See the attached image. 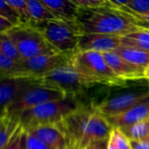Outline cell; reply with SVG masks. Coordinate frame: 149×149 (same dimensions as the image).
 Listing matches in <instances>:
<instances>
[{
	"mask_svg": "<svg viewBox=\"0 0 149 149\" xmlns=\"http://www.w3.org/2000/svg\"><path fill=\"white\" fill-rule=\"evenodd\" d=\"M75 24L82 34H104L122 37L140 26L129 15L105 5L92 10H79Z\"/></svg>",
	"mask_w": 149,
	"mask_h": 149,
	"instance_id": "cell-1",
	"label": "cell"
},
{
	"mask_svg": "<svg viewBox=\"0 0 149 149\" xmlns=\"http://www.w3.org/2000/svg\"><path fill=\"white\" fill-rule=\"evenodd\" d=\"M79 96L68 95L24 113L20 116L22 127L25 131L39 126L55 127L68 114L85 105Z\"/></svg>",
	"mask_w": 149,
	"mask_h": 149,
	"instance_id": "cell-2",
	"label": "cell"
},
{
	"mask_svg": "<svg viewBox=\"0 0 149 149\" xmlns=\"http://www.w3.org/2000/svg\"><path fill=\"white\" fill-rule=\"evenodd\" d=\"M72 64L90 87L97 84L120 86L127 83L114 74L101 52H77L72 58Z\"/></svg>",
	"mask_w": 149,
	"mask_h": 149,
	"instance_id": "cell-3",
	"label": "cell"
},
{
	"mask_svg": "<svg viewBox=\"0 0 149 149\" xmlns=\"http://www.w3.org/2000/svg\"><path fill=\"white\" fill-rule=\"evenodd\" d=\"M16 45L23 60L58 52L45 38L42 33L31 25H17L5 32Z\"/></svg>",
	"mask_w": 149,
	"mask_h": 149,
	"instance_id": "cell-4",
	"label": "cell"
},
{
	"mask_svg": "<svg viewBox=\"0 0 149 149\" xmlns=\"http://www.w3.org/2000/svg\"><path fill=\"white\" fill-rule=\"evenodd\" d=\"M47 42L59 53H76L81 36L75 22L53 19L37 25Z\"/></svg>",
	"mask_w": 149,
	"mask_h": 149,
	"instance_id": "cell-5",
	"label": "cell"
},
{
	"mask_svg": "<svg viewBox=\"0 0 149 149\" xmlns=\"http://www.w3.org/2000/svg\"><path fill=\"white\" fill-rule=\"evenodd\" d=\"M38 85L58 90L66 95H79L89 85L71 63L34 78Z\"/></svg>",
	"mask_w": 149,
	"mask_h": 149,
	"instance_id": "cell-6",
	"label": "cell"
},
{
	"mask_svg": "<svg viewBox=\"0 0 149 149\" xmlns=\"http://www.w3.org/2000/svg\"><path fill=\"white\" fill-rule=\"evenodd\" d=\"M66 96L68 95L58 90L37 85L24 92L10 107L1 114L6 113L20 118V116L27 111L32 110L45 103L63 99Z\"/></svg>",
	"mask_w": 149,
	"mask_h": 149,
	"instance_id": "cell-7",
	"label": "cell"
},
{
	"mask_svg": "<svg viewBox=\"0 0 149 149\" xmlns=\"http://www.w3.org/2000/svg\"><path fill=\"white\" fill-rule=\"evenodd\" d=\"M94 108L92 104H85L80 108L65 117L55 126L63 134L66 146L80 149L86 134L89 120Z\"/></svg>",
	"mask_w": 149,
	"mask_h": 149,
	"instance_id": "cell-8",
	"label": "cell"
},
{
	"mask_svg": "<svg viewBox=\"0 0 149 149\" xmlns=\"http://www.w3.org/2000/svg\"><path fill=\"white\" fill-rule=\"evenodd\" d=\"M148 99H149V87H141L116 93L92 105L96 111L107 117L123 113Z\"/></svg>",
	"mask_w": 149,
	"mask_h": 149,
	"instance_id": "cell-9",
	"label": "cell"
},
{
	"mask_svg": "<svg viewBox=\"0 0 149 149\" xmlns=\"http://www.w3.org/2000/svg\"><path fill=\"white\" fill-rule=\"evenodd\" d=\"M75 53H56L22 60L23 65L31 79L44 75L58 67L72 62Z\"/></svg>",
	"mask_w": 149,
	"mask_h": 149,
	"instance_id": "cell-10",
	"label": "cell"
},
{
	"mask_svg": "<svg viewBox=\"0 0 149 149\" xmlns=\"http://www.w3.org/2000/svg\"><path fill=\"white\" fill-rule=\"evenodd\" d=\"M121 46V37L104 34H82L77 52L93 51L98 52H113Z\"/></svg>",
	"mask_w": 149,
	"mask_h": 149,
	"instance_id": "cell-11",
	"label": "cell"
},
{
	"mask_svg": "<svg viewBox=\"0 0 149 149\" xmlns=\"http://www.w3.org/2000/svg\"><path fill=\"white\" fill-rule=\"evenodd\" d=\"M34 79H3L0 85L1 113L5 112L10 106L26 90L37 86Z\"/></svg>",
	"mask_w": 149,
	"mask_h": 149,
	"instance_id": "cell-12",
	"label": "cell"
},
{
	"mask_svg": "<svg viewBox=\"0 0 149 149\" xmlns=\"http://www.w3.org/2000/svg\"><path fill=\"white\" fill-rule=\"evenodd\" d=\"M112 129L113 127L107 119L94 109L89 120L80 149H86L93 143L108 140Z\"/></svg>",
	"mask_w": 149,
	"mask_h": 149,
	"instance_id": "cell-13",
	"label": "cell"
},
{
	"mask_svg": "<svg viewBox=\"0 0 149 149\" xmlns=\"http://www.w3.org/2000/svg\"><path fill=\"white\" fill-rule=\"evenodd\" d=\"M112 127L121 128L132 126L149 119V99L135 105L128 110L106 117Z\"/></svg>",
	"mask_w": 149,
	"mask_h": 149,
	"instance_id": "cell-14",
	"label": "cell"
},
{
	"mask_svg": "<svg viewBox=\"0 0 149 149\" xmlns=\"http://www.w3.org/2000/svg\"><path fill=\"white\" fill-rule=\"evenodd\" d=\"M104 58L114 74L121 80L127 82L128 80H138L144 79V71L141 70L113 52H104Z\"/></svg>",
	"mask_w": 149,
	"mask_h": 149,
	"instance_id": "cell-15",
	"label": "cell"
},
{
	"mask_svg": "<svg viewBox=\"0 0 149 149\" xmlns=\"http://www.w3.org/2000/svg\"><path fill=\"white\" fill-rule=\"evenodd\" d=\"M37 137L51 149L66 148V142L60 131L53 126H39L25 131Z\"/></svg>",
	"mask_w": 149,
	"mask_h": 149,
	"instance_id": "cell-16",
	"label": "cell"
},
{
	"mask_svg": "<svg viewBox=\"0 0 149 149\" xmlns=\"http://www.w3.org/2000/svg\"><path fill=\"white\" fill-rule=\"evenodd\" d=\"M42 2L57 19L75 22L79 9L72 0H42Z\"/></svg>",
	"mask_w": 149,
	"mask_h": 149,
	"instance_id": "cell-17",
	"label": "cell"
},
{
	"mask_svg": "<svg viewBox=\"0 0 149 149\" xmlns=\"http://www.w3.org/2000/svg\"><path fill=\"white\" fill-rule=\"evenodd\" d=\"M121 46L149 53V30L140 27L138 30L122 36Z\"/></svg>",
	"mask_w": 149,
	"mask_h": 149,
	"instance_id": "cell-18",
	"label": "cell"
},
{
	"mask_svg": "<svg viewBox=\"0 0 149 149\" xmlns=\"http://www.w3.org/2000/svg\"><path fill=\"white\" fill-rule=\"evenodd\" d=\"M0 77L3 79H31L26 72L23 62L0 55Z\"/></svg>",
	"mask_w": 149,
	"mask_h": 149,
	"instance_id": "cell-19",
	"label": "cell"
},
{
	"mask_svg": "<svg viewBox=\"0 0 149 149\" xmlns=\"http://www.w3.org/2000/svg\"><path fill=\"white\" fill-rule=\"evenodd\" d=\"M21 126L20 118L8 115L0 116V149H3L11 140Z\"/></svg>",
	"mask_w": 149,
	"mask_h": 149,
	"instance_id": "cell-20",
	"label": "cell"
},
{
	"mask_svg": "<svg viewBox=\"0 0 149 149\" xmlns=\"http://www.w3.org/2000/svg\"><path fill=\"white\" fill-rule=\"evenodd\" d=\"M113 52L117 53L127 62L141 70L144 71L149 65V53L148 52L124 46L119 47L114 50Z\"/></svg>",
	"mask_w": 149,
	"mask_h": 149,
	"instance_id": "cell-21",
	"label": "cell"
},
{
	"mask_svg": "<svg viewBox=\"0 0 149 149\" xmlns=\"http://www.w3.org/2000/svg\"><path fill=\"white\" fill-rule=\"evenodd\" d=\"M27 3L31 14V26L36 27L45 22L57 19L42 1L28 0Z\"/></svg>",
	"mask_w": 149,
	"mask_h": 149,
	"instance_id": "cell-22",
	"label": "cell"
},
{
	"mask_svg": "<svg viewBox=\"0 0 149 149\" xmlns=\"http://www.w3.org/2000/svg\"><path fill=\"white\" fill-rule=\"evenodd\" d=\"M124 134L133 141H140L149 139V119L137 124L120 128Z\"/></svg>",
	"mask_w": 149,
	"mask_h": 149,
	"instance_id": "cell-23",
	"label": "cell"
},
{
	"mask_svg": "<svg viewBox=\"0 0 149 149\" xmlns=\"http://www.w3.org/2000/svg\"><path fill=\"white\" fill-rule=\"evenodd\" d=\"M107 149H133L131 141L118 127L112 129L107 142Z\"/></svg>",
	"mask_w": 149,
	"mask_h": 149,
	"instance_id": "cell-24",
	"label": "cell"
},
{
	"mask_svg": "<svg viewBox=\"0 0 149 149\" xmlns=\"http://www.w3.org/2000/svg\"><path fill=\"white\" fill-rule=\"evenodd\" d=\"M0 55L17 61L23 60L16 45L9 37L5 33H0Z\"/></svg>",
	"mask_w": 149,
	"mask_h": 149,
	"instance_id": "cell-25",
	"label": "cell"
},
{
	"mask_svg": "<svg viewBox=\"0 0 149 149\" xmlns=\"http://www.w3.org/2000/svg\"><path fill=\"white\" fill-rule=\"evenodd\" d=\"M7 3L16 11L19 17L22 24L30 25L31 14L28 6V3L25 0H7Z\"/></svg>",
	"mask_w": 149,
	"mask_h": 149,
	"instance_id": "cell-26",
	"label": "cell"
},
{
	"mask_svg": "<svg viewBox=\"0 0 149 149\" xmlns=\"http://www.w3.org/2000/svg\"><path fill=\"white\" fill-rule=\"evenodd\" d=\"M3 149H26V132L22 125Z\"/></svg>",
	"mask_w": 149,
	"mask_h": 149,
	"instance_id": "cell-27",
	"label": "cell"
},
{
	"mask_svg": "<svg viewBox=\"0 0 149 149\" xmlns=\"http://www.w3.org/2000/svg\"><path fill=\"white\" fill-rule=\"evenodd\" d=\"M0 17H3L17 25H21V20L16 11L7 3L6 1L1 0L0 1Z\"/></svg>",
	"mask_w": 149,
	"mask_h": 149,
	"instance_id": "cell-28",
	"label": "cell"
},
{
	"mask_svg": "<svg viewBox=\"0 0 149 149\" xmlns=\"http://www.w3.org/2000/svg\"><path fill=\"white\" fill-rule=\"evenodd\" d=\"M79 10H92L106 4L107 0H72Z\"/></svg>",
	"mask_w": 149,
	"mask_h": 149,
	"instance_id": "cell-29",
	"label": "cell"
},
{
	"mask_svg": "<svg viewBox=\"0 0 149 149\" xmlns=\"http://www.w3.org/2000/svg\"><path fill=\"white\" fill-rule=\"evenodd\" d=\"M26 149H51L37 137L26 132Z\"/></svg>",
	"mask_w": 149,
	"mask_h": 149,
	"instance_id": "cell-30",
	"label": "cell"
},
{
	"mask_svg": "<svg viewBox=\"0 0 149 149\" xmlns=\"http://www.w3.org/2000/svg\"><path fill=\"white\" fill-rule=\"evenodd\" d=\"M128 15V14H127ZM132 18H134L136 23L141 26V27H146L149 25V11L147 13L141 14V15H137V14H131L129 15Z\"/></svg>",
	"mask_w": 149,
	"mask_h": 149,
	"instance_id": "cell-31",
	"label": "cell"
},
{
	"mask_svg": "<svg viewBox=\"0 0 149 149\" xmlns=\"http://www.w3.org/2000/svg\"><path fill=\"white\" fill-rule=\"evenodd\" d=\"M14 26H16L14 24H12L4 17H0V33H5L11 30Z\"/></svg>",
	"mask_w": 149,
	"mask_h": 149,
	"instance_id": "cell-32",
	"label": "cell"
},
{
	"mask_svg": "<svg viewBox=\"0 0 149 149\" xmlns=\"http://www.w3.org/2000/svg\"><path fill=\"white\" fill-rule=\"evenodd\" d=\"M131 144L133 149H149V139L140 141H131Z\"/></svg>",
	"mask_w": 149,
	"mask_h": 149,
	"instance_id": "cell-33",
	"label": "cell"
},
{
	"mask_svg": "<svg viewBox=\"0 0 149 149\" xmlns=\"http://www.w3.org/2000/svg\"><path fill=\"white\" fill-rule=\"evenodd\" d=\"M107 142H108V140L98 141V142L93 143L86 149H107Z\"/></svg>",
	"mask_w": 149,
	"mask_h": 149,
	"instance_id": "cell-34",
	"label": "cell"
},
{
	"mask_svg": "<svg viewBox=\"0 0 149 149\" xmlns=\"http://www.w3.org/2000/svg\"><path fill=\"white\" fill-rule=\"evenodd\" d=\"M144 79H149V65L144 70Z\"/></svg>",
	"mask_w": 149,
	"mask_h": 149,
	"instance_id": "cell-35",
	"label": "cell"
},
{
	"mask_svg": "<svg viewBox=\"0 0 149 149\" xmlns=\"http://www.w3.org/2000/svg\"><path fill=\"white\" fill-rule=\"evenodd\" d=\"M66 149H75L72 147H70V146H66Z\"/></svg>",
	"mask_w": 149,
	"mask_h": 149,
	"instance_id": "cell-36",
	"label": "cell"
},
{
	"mask_svg": "<svg viewBox=\"0 0 149 149\" xmlns=\"http://www.w3.org/2000/svg\"><path fill=\"white\" fill-rule=\"evenodd\" d=\"M145 28H147V29H148V30H149V25H148V26H146Z\"/></svg>",
	"mask_w": 149,
	"mask_h": 149,
	"instance_id": "cell-37",
	"label": "cell"
},
{
	"mask_svg": "<svg viewBox=\"0 0 149 149\" xmlns=\"http://www.w3.org/2000/svg\"><path fill=\"white\" fill-rule=\"evenodd\" d=\"M60 149H66V148H60Z\"/></svg>",
	"mask_w": 149,
	"mask_h": 149,
	"instance_id": "cell-38",
	"label": "cell"
}]
</instances>
